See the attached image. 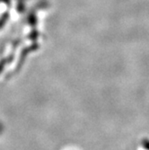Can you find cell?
<instances>
[{
  "label": "cell",
  "instance_id": "obj_1",
  "mask_svg": "<svg viewBox=\"0 0 149 150\" xmlns=\"http://www.w3.org/2000/svg\"><path fill=\"white\" fill-rule=\"evenodd\" d=\"M142 146L145 149V150H149V139H145L142 140Z\"/></svg>",
  "mask_w": 149,
  "mask_h": 150
}]
</instances>
